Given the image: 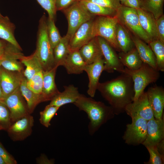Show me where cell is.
I'll return each instance as SVG.
<instances>
[{
	"label": "cell",
	"instance_id": "1",
	"mask_svg": "<svg viewBox=\"0 0 164 164\" xmlns=\"http://www.w3.org/2000/svg\"><path fill=\"white\" fill-rule=\"evenodd\" d=\"M97 90L113 108L114 114L125 111L126 106L133 101L134 84L128 75L121 73L117 77L99 83Z\"/></svg>",
	"mask_w": 164,
	"mask_h": 164
},
{
	"label": "cell",
	"instance_id": "2",
	"mask_svg": "<svg viewBox=\"0 0 164 164\" xmlns=\"http://www.w3.org/2000/svg\"><path fill=\"white\" fill-rule=\"evenodd\" d=\"M73 104L80 111L85 112L87 115L90 121L88 127V132L91 135L102 125L112 118L115 114L111 106L81 94Z\"/></svg>",
	"mask_w": 164,
	"mask_h": 164
},
{
	"label": "cell",
	"instance_id": "3",
	"mask_svg": "<svg viewBox=\"0 0 164 164\" xmlns=\"http://www.w3.org/2000/svg\"><path fill=\"white\" fill-rule=\"evenodd\" d=\"M46 21L47 19L44 15H42L39 20L36 48L35 51L44 71L57 67L54 62L53 49L47 36Z\"/></svg>",
	"mask_w": 164,
	"mask_h": 164
},
{
	"label": "cell",
	"instance_id": "4",
	"mask_svg": "<svg viewBox=\"0 0 164 164\" xmlns=\"http://www.w3.org/2000/svg\"><path fill=\"white\" fill-rule=\"evenodd\" d=\"M123 73L129 75L133 80L135 91L133 101L139 97L149 84L156 82L160 76L159 71L144 63L136 70L125 67Z\"/></svg>",
	"mask_w": 164,
	"mask_h": 164
},
{
	"label": "cell",
	"instance_id": "5",
	"mask_svg": "<svg viewBox=\"0 0 164 164\" xmlns=\"http://www.w3.org/2000/svg\"><path fill=\"white\" fill-rule=\"evenodd\" d=\"M116 16L118 22L134 36L148 44L151 41L141 26L136 9L122 5L116 10Z\"/></svg>",
	"mask_w": 164,
	"mask_h": 164
},
{
	"label": "cell",
	"instance_id": "6",
	"mask_svg": "<svg viewBox=\"0 0 164 164\" xmlns=\"http://www.w3.org/2000/svg\"><path fill=\"white\" fill-rule=\"evenodd\" d=\"M118 22L116 16H98L94 19L92 32L94 37L99 36L105 39L114 49L118 52L121 50L116 39V27Z\"/></svg>",
	"mask_w": 164,
	"mask_h": 164
},
{
	"label": "cell",
	"instance_id": "7",
	"mask_svg": "<svg viewBox=\"0 0 164 164\" xmlns=\"http://www.w3.org/2000/svg\"><path fill=\"white\" fill-rule=\"evenodd\" d=\"M68 23L67 35L72 37L77 29L84 23L94 18L80 1L76 2L62 11Z\"/></svg>",
	"mask_w": 164,
	"mask_h": 164
},
{
	"label": "cell",
	"instance_id": "8",
	"mask_svg": "<svg viewBox=\"0 0 164 164\" xmlns=\"http://www.w3.org/2000/svg\"><path fill=\"white\" fill-rule=\"evenodd\" d=\"M9 108L12 124L18 120L30 114L27 103L22 95L19 87L2 100Z\"/></svg>",
	"mask_w": 164,
	"mask_h": 164
},
{
	"label": "cell",
	"instance_id": "9",
	"mask_svg": "<svg viewBox=\"0 0 164 164\" xmlns=\"http://www.w3.org/2000/svg\"><path fill=\"white\" fill-rule=\"evenodd\" d=\"M131 118L132 122L127 125L123 139L126 143L129 145L142 144L146 137L147 121L137 116Z\"/></svg>",
	"mask_w": 164,
	"mask_h": 164
},
{
	"label": "cell",
	"instance_id": "10",
	"mask_svg": "<svg viewBox=\"0 0 164 164\" xmlns=\"http://www.w3.org/2000/svg\"><path fill=\"white\" fill-rule=\"evenodd\" d=\"M104 61V71L111 73L115 71L123 73L124 66L114 49L104 38L97 37Z\"/></svg>",
	"mask_w": 164,
	"mask_h": 164
},
{
	"label": "cell",
	"instance_id": "11",
	"mask_svg": "<svg viewBox=\"0 0 164 164\" xmlns=\"http://www.w3.org/2000/svg\"><path fill=\"white\" fill-rule=\"evenodd\" d=\"M34 120L33 117L29 114L13 123L7 130L13 141L24 140L32 132Z\"/></svg>",
	"mask_w": 164,
	"mask_h": 164
},
{
	"label": "cell",
	"instance_id": "12",
	"mask_svg": "<svg viewBox=\"0 0 164 164\" xmlns=\"http://www.w3.org/2000/svg\"><path fill=\"white\" fill-rule=\"evenodd\" d=\"M125 111L131 117L137 116L147 121L154 118L146 92H144L137 100L128 104Z\"/></svg>",
	"mask_w": 164,
	"mask_h": 164
},
{
	"label": "cell",
	"instance_id": "13",
	"mask_svg": "<svg viewBox=\"0 0 164 164\" xmlns=\"http://www.w3.org/2000/svg\"><path fill=\"white\" fill-rule=\"evenodd\" d=\"M21 51L8 42L4 53L1 59V66L3 68L9 71L22 73L23 71L22 63L18 60L23 55Z\"/></svg>",
	"mask_w": 164,
	"mask_h": 164
},
{
	"label": "cell",
	"instance_id": "14",
	"mask_svg": "<svg viewBox=\"0 0 164 164\" xmlns=\"http://www.w3.org/2000/svg\"><path fill=\"white\" fill-rule=\"evenodd\" d=\"M94 18L82 24L76 31L69 43L71 51L79 50L94 37L92 26Z\"/></svg>",
	"mask_w": 164,
	"mask_h": 164
},
{
	"label": "cell",
	"instance_id": "15",
	"mask_svg": "<svg viewBox=\"0 0 164 164\" xmlns=\"http://www.w3.org/2000/svg\"><path fill=\"white\" fill-rule=\"evenodd\" d=\"M104 64L103 57L91 64H87L85 67L84 71L87 73L89 79L87 92L91 97H94L97 90L100 76L104 71Z\"/></svg>",
	"mask_w": 164,
	"mask_h": 164
},
{
	"label": "cell",
	"instance_id": "16",
	"mask_svg": "<svg viewBox=\"0 0 164 164\" xmlns=\"http://www.w3.org/2000/svg\"><path fill=\"white\" fill-rule=\"evenodd\" d=\"M147 136L142 144L145 147L156 145L164 141V123L162 119L153 118L147 121Z\"/></svg>",
	"mask_w": 164,
	"mask_h": 164
},
{
	"label": "cell",
	"instance_id": "17",
	"mask_svg": "<svg viewBox=\"0 0 164 164\" xmlns=\"http://www.w3.org/2000/svg\"><path fill=\"white\" fill-rule=\"evenodd\" d=\"M23 76L22 73L10 71L3 68H1L0 85L3 98L19 87Z\"/></svg>",
	"mask_w": 164,
	"mask_h": 164
},
{
	"label": "cell",
	"instance_id": "18",
	"mask_svg": "<svg viewBox=\"0 0 164 164\" xmlns=\"http://www.w3.org/2000/svg\"><path fill=\"white\" fill-rule=\"evenodd\" d=\"M148 99L154 117L162 119L164 108V89L160 86L149 87L146 91Z\"/></svg>",
	"mask_w": 164,
	"mask_h": 164
},
{
	"label": "cell",
	"instance_id": "19",
	"mask_svg": "<svg viewBox=\"0 0 164 164\" xmlns=\"http://www.w3.org/2000/svg\"><path fill=\"white\" fill-rule=\"evenodd\" d=\"M78 51L87 64H91L103 57L97 37L92 38Z\"/></svg>",
	"mask_w": 164,
	"mask_h": 164
},
{
	"label": "cell",
	"instance_id": "20",
	"mask_svg": "<svg viewBox=\"0 0 164 164\" xmlns=\"http://www.w3.org/2000/svg\"><path fill=\"white\" fill-rule=\"evenodd\" d=\"M64 90L59 92L50 101V104L59 108L70 103L73 104L79 97L80 94L78 88L73 84L64 86Z\"/></svg>",
	"mask_w": 164,
	"mask_h": 164
},
{
	"label": "cell",
	"instance_id": "21",
	"mask_svg": "<svg viewBox=\"0 0 164 164\" xmlns=\"http://www.w3.org/2000/svg\"><path fill=\"white\" fill-rule=\"evenodd\" d=\"M136 9L141 26L151 40L159 39L156 20L153 15L141 8Z\"/></svg>",
	"mask_w": 164,
	"mask_h": 164
},
{
	"label": "cell",
	"instance_id": "22",
	"mask_svg": "<svg viewBox=\"0 0 164 164\" xmlns=\"http://www.w3.org/2000/svg\"><path fill=\"white\" fill-rule=\"evenodd\" d=\"M132 38L135 47L143 62L148 64L157 70L156 58L149 45L134 36H132Z\"/></svg>",
	"mask_w": 164,
	"mask_h": 164
},
{
	"label": "cell",
	"instance_id": "23",
	"mask_svg": "<svg viewBox=\"0 0 164 164\" xmlns=\"http://www.w3.org/2000/svg\"><path fill=\"white\" fill-rule=\"evenodd\" d=\"M57 68V67H55L50 70L43 71L42 94L46 101H51L55 96L60 92L56 87L55 81Z\"/></svg>",
	"mask_w": 164,
	"mask_h": 164
},
{
	"label": "cell",
	"instance_id": "24",
	"mask_svg": "<svg viewBox=\"0 0 164 164\" xmlns=\"http://www.w3.org/2000/svg\"><path fill=\"white\" fill-rule=\"evenodd\" d=\"M86 65L78 50H75L70 52L63 66L68 74H78L84 71Z\"/></svg>",
	"mask_w": 164,
	"mask_h": 164
},
{
	"label": "cell",
	"instance_id": "25",
	"mask_svg": "<svg viewBox=\"0 0 164 164\" xmlns=\"http://www.w3.org/2000/svg\"><path fill=\"white\" fill-rule=\"evenodd\" d=\"M27 81L26 79L23 76L19 86V89L26 101L29 112L31 114L38 104L46 101L43 94L35 93L28 87Z\"/></svg>",
	"mask_w": 164,
	"mask_h": 164
},
{
	"label": "cell",
	"instance_id": "26",
	"mask_svg": "<svg viewBox=\"0 0 164 164\" xmlns=\"http://www.w3.org/2000/svg\"><path fill=\"white\" fill-rule=\"evenodd\" d=\"M15 28V25L11 22L8 17L0 15V38L22 50L14 36Z\"/></svg>",
	"mask_w": 164,
	"mask_h": 164
},
{
	"label": "cell",
	"instance_id": "27",
	"mask_svg": "<svg viewBox=\"0 0 164 164\" xmlns=\"http://www.w3.org/2000/svg\"><path fill=\"white\" fill-rule=\"evenodd\" d=\"M118 55L123 65L130 70L139 69L143 63L135 47L126 53L119 52Z\"/></svg>",
	"mask_w": 164,
	"mask_h": 164
},
{
	"label": "cell",
	"instance_id": "28",
	"mask_svg": "<svg viewBox=\"0 0 164 164\" xmlns=\"http://www.w3.org/2000/svg\"><path fill=\"white\" fill-rule=\"evenodd\" d=\"M19 60L26 67L23 75L27 80L30 79L37 73L43 70L41 64L35 52L29 56L22 55Z\"/></svg>",
	"mask_w": 164,
	"mask_h": 164
},
{
	"label": "cell",
	"instance_id": "29",
	"mask_svg": "<svg viewBox=\"0 0 164 164\" xmlns=\"http://www.w3.org/2000/svg\"><path fill=\"white\" fill-rule=\"evenodd\" d=\"M70 38L66 34L53 49V56L55 66H63L68 54L71 52L69 43Z\"/></svg>",
	"mask_w": 164,
	"mask_h": 164
},
{
	"label": "cell",
	"instance_id": "30",
	"mask_svg": "<svg viewBox=\"0 0 164 164\" xmlns=\"http://www.w3.org/2000/svg\"><path fill=\"white\" fill-rule=\"evenodd\" d=\"M115 35L117 42L121 51L126 53L135 47L129 31L118 22L116 26Z\"/></svg>",
	"mask_w": 164,
	"mask_h": 164
},
{
	"label": "cell",
	"instance_id": "31",
	"mask_svg": "<svg viewBox=\"0 0 164 164\" xmlns=\"http://www.w3.org/2000/svg\"><path fill=\"white\" fill-rule=\"evenodd\" d=\"M80 2L90 13L94 15L106 16H116V11L113 9L102 6L85 0H81Z\"/></svg>",
	"mask_w": 164,
	"mask_h": 164
},
{
	"label": "cell",
	"instance_id": "32",
	"mask_svg": "<svg viewBox=\"0 0 164 164\" xmlns=\"http://www.w3.org/2000/svg\"><path fill=\"white\" fill-rule=\"evenodd\" d=\"M155 55L157 70L164 71V43L159 39L151 41L148 44Z\"/></svg>",
	"mask_w": 164,
	"mask_h": 164
},
{
	"label": "cell",
	"instance_id": "33",
	"mask_svg": "<svg viewBox=\"0 0 164 164\" xmlns=\"http://www.w3.org/2000/svg\"><path fill=\"white\" fill-rule=\"evenodd\" d=\"M164 0H142L141 8L150 12L157 19L163 14Z\"/></svg>",
	"mask_w": 164,
	"mask_h": 164
},
{
	"label": "cell",
	"instance_id": "34",
	"mask_svg": "<svg viewBox=\"0 0 164 164\" xmlns=\"http://www.w3.org/2000/svg\"><path fill=\"white\" fill-rule=\"evenodd\" d=\"M47 32L48 39L53 49L58 43L61 36L54 22V19L48 17L46 21Z\"/></svg>",
	"mask_w": 164,
	"mask_h": 164
},
{
	"label": "cell",
	"instance_id": "35",
	"mask_svg": "<svg viewBox=\"0 0 164 164\" xmlns=\"http://www.w3.org/2000/svg\"><path fill=\"white\" fill-rule=\"evenodd\" d=\"M60 108L50 104L46 106L43 110L40 112L39 119L40 123L46 128L50 125V122Z\"/></svg>",
	"mask_w": 164,
	"mask_h": 164
},
{
	"label": "cell",
	"instance_id": "36",
	"mask_svg": "<svg viewBox=\"0 0 164 164\" xmlns=\"http://www.w3.org/2000/svg\"><path fill=\"white\" fill-rule=\"evenodd\" d=\"M43 71L37 73L30 79L27 80L26 84L28 87L33 92L37 94H42Z\"/></svg>",
	"mask_w": 164,
	"mask_h": 164
},
{
	"label": "cell",
	"instance_id": "37",
	"mask_svg": "<svg viewBox=\"0 0 164 164\" xmlns=\"http://www.w3.org/2000/svg\"><path fill=\"white\" fill-rule=\"evenodd\" d=\"M149 155V161L146 162L148 164H162L164 163V155L156 145L146 147Z\"/></svg>",
	"mask_w": 164,
	"mask_h": 164
},
{
	"label": "cell",
	"instance_id": "38",
	"mask_svg": "<svg viewBox=\"0 0 164 164\" xmlns=\"http://www.w3.org/2000/svg\"><path fill=\"white\" fill-rule=\"evenodd\" d=\"M12 124L9 110L3 101L0 100V126L7 130Z\"/></svg>",
	"mask_w": 164,
	"mask_h": 164
},
{
	"label": "cell",
	"instance_id": "39",
	"mask_svg": "<svg viewBox=\"0 0 164 164\" xmlns=\"http://www.w3.org/2000/svg\"><path fill=\"white\" fill-rule=\"evenodd\" d=\"M48 14V17L55 19L57 11L56 3L57 0H36Z\"/></svg>",
	"mask_w": 164,
	"mask_h": 164
},
{
	"label": "cell",
	"instance_id": "40",
	"mask_svg": "<svg viewBox=\"0 0 164 164\" xmlns=\"http://www.w3.org/2000/svg\"><path fill=\"white\" fill-rule=\"evenodd\" d=\"M117 10L122 4L119 0H85Z\"/></svg>",
	"mask_w": 164,
	"mask_h": 164
},
{
	"label": "cell",
	"instance_id": "41",
	"mask_svg": "<svg viewBox=\"0 0 164 164\" xmlns=\"http://www.w3.org/2000/svg\"><path fill=\"white\" fill-rule=\"evenodd\" d=\"M156 24L159 39L164 43V15L163 14L156 20Z\"/></svg>",
	"mask_w": 164,
	"mask_h": 164
},
{
	"label": "cell",
	"instance_id": "42",
	"mask_svg": "<svg viewBox=\"0 0 164 164\" xmlns=\"http://www.w3.org/2000/svg\"><path fill=\"white\" fill-rule=\"evenodd\" d=\"M0 156L5 162L6 164H16V160L5 149L0 142Z\"/></svg>",
	"mask_w": 164,
	"mask_h": 164
},
{
	"label": "cell",
	"instance_id": "43",
	"mask_svg": "<svg viewBox=\"0 0 164 164\" xmlns=\"http://www.w3.org/2000/svg\"><path fill=\"white\" fill-rule=\"evenodd\" d=\"M81 0H57L56 7L57 11H62L74 3L80 2Z\"/></svg>",
	"mask_w": 164,
	"mask_h": 164
},
{
	"label": "cell",
	"instance_id": "44",
	"mask_svg": "<svg viewBox=\"0 0 164 164\" xmlns=\"http://www.w3.org/2000/svg\"><path fill=\"white\" fill-rule=\"evenodd\" d=\"M142 0H127L122 5L135 9L141 8Z\"/></svg>",
	"mask_w": 164,
	"mask_h": 164
},
{
	"label": "cell",
	"instance_id": "45",
	"mask_svg": "<svg viewBox=\"0 0 164 164\" xmlns=\"http://www.w3.org/2000/svg\"><path fill=\"white\" fill-rule=\"evenodd\" d=\"M36 162L37 164H51L53 162L49 160L46 156L43 154H42L37 158L36 159Z\"/></svg>",
	"mask_w": 164,
	"mask_h": 164
},
{
	"label": "cell",
	"instance_id": "46",
	"mask_svg": "<svg viewBox=\"0 0 164 164\" xmlns=\"http://www.w3.org/2000/svg\"><path fill=\"white\" fill-rule=\"evenodd\" d=\"M8 42L3 39H0V59L4 55Z\"/></svg>",
	"mask_w": 164,
	"mask_h": 164
},
{
	"label": "cell",
	"instance_id": "47",
	"mask_svg": "<svg viewBox=\"0 0 164 164\" xmlns=\"http://www.w3.org/2000/svg\"><path fill=\"white\" fill-rule=\"evenodd\" d=\"M3 98V95L2 89L0 85V100H2Z\"/></svg>",
	"mask_w": 164,
	"mask_h": 164
},
{
	"label": "cell",
	"instance_id": "48",
	"mask_svg": "<svg viewBox=\"0 0 164 164\" xmlns=\"http://www.w3.org/2000/svg\"><path fill=\"white\" fill-rule=\"evenodd\" d=\"M0 164H6L3 158L0 156Z\"/></svg>",
	"mask_w": 164,
	"mask_h": 164
},
{
	"label": "cell",
	"instance_id": "49",
	"mask_svg": "<svg viewBox=\"0 0 164 164\" xmlns=\"http://www.w3.org/2000/svg\"><path fill=\"white\" fill-rule=\"evenodd\" d=\"M120 2H121V3L122 4L124 2L126 1L127 0H119Z\"/></svg>",
	"mask_w": 164,
	"mask_h": 164
},
{
	"label": "cell",
	"instance_id": "50",
	"mask_svg": "<svg viewBox=\"0 0 164 164\" xmlns=\"http://www.w3.org/2000/svg\"><path fill=\"white\" fill-rule=\"evenodd\" d=\"M2 62V59H0V70L1 68V67L2 66H1Z\"/></svg>",
	"mask_w": 164,
	"mask_h": 164
},
{
	"label": "cell",
	"instance_id": "51",
	"mask_svg": "<svg viewBox=\"0 0 164 164\" xmlns=\"http://www.w3.org/2000/svg\"><path fill=\"white\" fill-rule=\"evenodd\" d=\"M2 130H3V128L0 126V131Z\"/></svg>",
	"mask_w": 164,
	"mask_h": 164
},
{
	"label": "cell",
	"instance_id": "52",
	"mask_svg": "<svg viewBox=\"0 0 164 164\" xmlns=\"http://www.w3.org/2000/svg\"><path fill=\"white\" fill-rule=\"evenodd\" d=\"M1 15V14L0 12V15Z\"/></svg>",
	"mask_w": 164,
	"mask_h": 164
}]
</instances>
